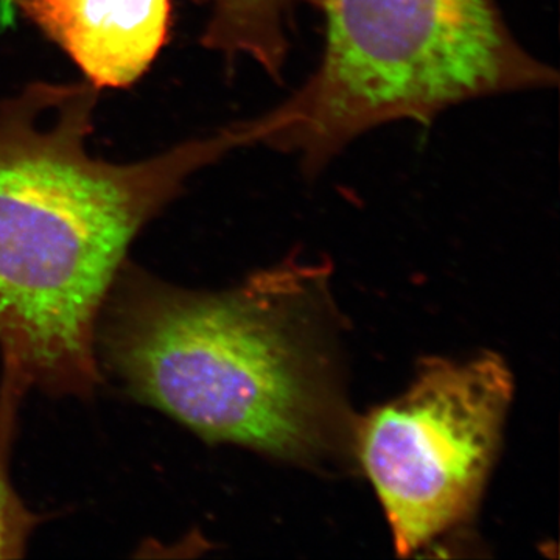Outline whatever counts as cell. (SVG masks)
<instances>
[{
    "label": "cell",
    "instance_id": "1",
    "mask_svg": "<svg viewBox=\"0 0 560 560\" xmlns=\"http://www.w3.org/2000/svg\"><path fill=\"white\" fill-rule=\"evenodd\" d=\"M97 88L27 84L0 102V350L27 388L90 396L95 334L139 232L238 150L232 125L136 162L94 156Z\"/></svg>",
    "mask_w": 560,
    "mask_h": 560
},
{
    "label": "cell",
    "instance_id": "3",
    "mask_svg": "<svg viewBox=\"0 0 560 560\" xmlns=\"http://www.w3.org/2000/svg\"><path fill=\"white\" fill-rule=\"evenodd\" d=\"M318 10L316 68L285 102L243 120L248 147L291 154L307 176L382 125L430 124L466 102L558 84L497 0H323Z\"/></svg>",
    "mask_w": 560,
    "mask_h": 560
},
{
    "label": "cell",
    "instance_id": "4",
    "mask_svg": "<svg viewBox=\"0 0 560 560\" xmlns=\"http://www.w3.org/2000/svg\"><path fill=\"white\" fill-rule=\"evenodd\" d=\"M512 390L495 353L431 360L411 388L361 420L360 463L400 555L469 521L499 452Z\"/></svg>",
    "mask_w": 560,
    "mask_h": 560
},
{
    "label": "cell",
    "instance_id": "7",
    "mask_svg": "<svg viewBox=\"0 0 560 560\" xmlns=\"http://www.w3.org/2000/svg\"><path fill=\"white\" fill-rule=\"evenodd\" d=\"M27 385L3 368L0 382V559H21L39 525V515L28 510L10 478V455L16 436L18 416Z\"/></svg>",
    "mask_w": 560,
    "mask_h": 560
},
{
    "label": "cell",
    "instance_id": "6",
    "mask_svg": "<svg viewBox=\"0 0 560 560\" xmlns=\"http://www.w3.org/2000/svg\"><path fill=\"white\" fill-rule=\"evenodd\" d=\"M323 0H209L201 44L234 62L249 58L279 81L289 61L290 28L301 7L319 9Z\"/></svg>",
    "mask_w": 560,
    "mask_h": 560
},
{
    "label": "cell",
    "instance_id": "2",
    "mask_svg": "<svg viewBox=\"0 0 560 560\" xmlns=\"http://www.w3.org/2000/svg\"><path fill=\"white\" fill-rule=\"evenodd\" d=\"M326 276L289 261L208 293L127 261L98 318V366L210 444L318 460L340 447L348 427Z\"/></svg>",
    "mask_w": 560,
    "mask_h": 560
},
{
    "label": "cell",
    "instance_id": "5",
    "mask_svg": "<svg viewBox=\"0 0 560 560\" xmlns=\"http://www.w3.org/2000/svg\"><path fill=\"white\" fill-rule=\"evenodd\" d=\"M54 40L92 86L127 90L164 49L172 0H0Z\"/></svg>",
    "mask_w": 560,
    "mask_h": 560
}]
</instances>
